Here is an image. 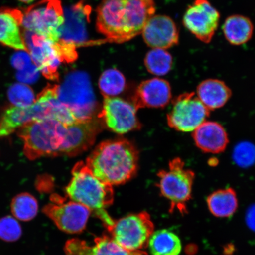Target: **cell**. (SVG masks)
I'll use <instances>...</instances> for the list:
<instances>
[{"mask_svg": "<svg viewBox=\"0 0 255 255\" xmlns=\"http://www.w3.org/2000/svg\"><path fill=\"white\" fill-rule=\"evenodd\" d=\"M144 63L147 71L156 76H164L170 72L173 67V59L167 51L152 49L146 54Z\"/></svg>", "mask_w": 255, "mask_h": 255, "instance_id": "26", "label": "cell"}, {"mask_svg": "<svg viewBox=\"0 0 255 255\" xmlns=\"http://www.w3.org/2000/svg\"><path fill=\"white\" fill-rule=\"evenodd\" d=\"M234 158L239 166H250L255 161V146L251 143H241L235 149Z\"/></svg>", "mask_w": 255, "mask_h": 255, "instance_id": "30", "label": "cell"}, {"mask_svg": "<svg viewBox=\"0 0 255 255\" xmlns=\"http://www.w3.org/2000/svg\"><path fill=\"white\" fill-rule=\"evenodd\" d=\"M72 174V179L66 187L67 196L88 207L109 229L115 221L106 210L114 202L113 186L96 177L83 162L75 165Z\"/></svg>", "mask_w": 255, "mask_h": 255, "instance_id": "3", "label": "cell"}, {"mask_svg": "<svg viewBox=\"0 0 255 255\" xmlns=\"http://www.w3.org/2000/svg\"><path fill=\"white\" fill-rule=\"evenodd\" d=\"M254 25L250 18L242 15L229 16L223 25L226 40L233 46H241L251 39Z\"/></svg>", "mask_w": 255, "mask_h": 255, "instance_id": "22", "label": "cell"}, {"mask_svg": "<svg viewBox=\"0 0 255 255\" xmlns=\"http://www.w3.org/2000/svg\"><path fill=\"white\" fill-rule=\"evenodd\" d=\"M172 100L171 88L166 80L154 78L143 81L133 97L136 110L143 108H162Z\"/></svg>", "mask_w": 255, "mask_h": 255, "instance_id": "17", "label": "cell"}, {"mask_svg": "<svg viewBox=\"0 0 255 255\" xmlns=\"http://www.w3.org/2000/svg\"><path fill=\"white\" fill-rule=\"evenodd\" d=\"M145 42L152 49L166 50L179 43V31L168 16L153 15L142 31Z\"/></svg>", "mask_w": 255, "mask_h": 255, "instance_id": "16", "label": "cell"}, {"mask_svg": "<svg viewBox=\"0 0 255 255\" xmlns=\"http://www.w3.org/2000/svg\"><path fill=\"white\" fill-rule=\"evenodd\" d=\"M91 8L79 1L64 11L65 21L60 29V41L78 47L87 43V25L90 21Z\"/></svg>", "mask_w": 255, "mask_h": 255, "instance_id": "15", "label": "cell"}, {"mask_svg": "<svg viewBox=\"0 0 255 255\" xmlns=\"http://www.w3.org/2000/svg\"><path fill=\"white\" fill-rule=\"evenodd\" d=\"M65 252L66 255H147L142 251L127 250L107 235L96 238L91 245L78 239H71L66 242Z\"/></svg>", "mask_w": 255, "mask_h": 255, "instance_id": "18", "label": "cell"}, {"mask_svg": "<svg viewBox=\"0 0 255 255\" xmlns=\"http://www.w3.org/2000/svg\"><path fill=\"white\" fill-rule=\"evenodd\" d=\"M18 1H20L21 2H24V3H27V4H28V3H30L31 2L34 1V0H18Z\"/></svg>", "mask_w": 255, "mask_h": 255, "instance_id": "34", "label": "cell"}, {"mask_svg": "<svg viewBox=\"0 0 255 255\" xmlns=\"http://www.w3.org/2000/svg\"><path fill=\"white\" fill-rule=\"evenodd\" d=\"M66 126L54 119L34 120L16 130L24 143V154L30 160L59 156Z\"/></svg>", "mask_w": 255, "mask_h": 255, "instance_id": "4", "label": "cell"}, {"mask_svg": "<svg viewBox=\"0 0 255 255\" xmlns=\"http://www.w3.org/2000/svg\"><path fill=\"white\" fill-rule=\"evenodd\" d=\"M107 230L110 237L126 250L138 251L148 246L154 225L149 213L142 212L115 221Z\"/></svg>", "mask_w": 255, "mask_h": 255, "instance_id": "8", "label": "cell"}, {"mask_svg": "<svg viewBox=\"0 0 255 255\" xmlns=\"http://www.w3.org/2000/svg\"><path fill=\"white\" fill-rule=\"evenodd\" d=\"M43 212L60 231L72 234L84 230L91 213L88 207L58 195L51 197Z\"/></svg>", "mask_w": 255, "mask_h": 255, "instance_id": "10", "label": "cell"}, {"mask_svg": "<svg viewBox=\"0 0 255 255\" xmlns=\"http://www.w3.org/2000/svg\"><path fill=\"white\" fill-rule=\"evenodd\" d=\"M23 12L18 9H0V43L28 52L23 34Z\"/></svg>", "mask_w": 255, "mask_h": 255, "instance_id": "19", "label": "cell"}, {"mask_svg": "<svg viewBox=\"0 0 255 255\" xmlns=\"http://www.w3.org/2000/svg\"><path fill=\"white\" fill-rule=\"evenodd\" d=\"M220 18L219 12L208 0H194L184 12L183 24L197 39L208 44L218 30Z\"/></svg>", "mask_w": 255, "mask_h": 255, "instance_id": "11", "label": "cell"}, {"mask_svg": "<svg viewBox=\"0 0 255 255\" xmlns=\"http://www.w3.org/2000/svg\"><path fill=\"white\" fill-rule=\"evenodd\" d=\"M39 205L36 198L29 193H21L12 199L11 210L14 218L21 221L27 222L36 216Z\"/></svg>", "mask_w": 255, "mask_h": 255, "instance_id": "25", "label": "cell"}, {"mask_svg": "<svg viewBox=\"0 0 255 255\" xmlns=\"http://www.w3.org/2000/svg\"><path fill=\"white\" fill-rule=\"evenodd\" d=\"M138 158L132 143L123 139L109 140L97 146L86 165L96 177L113 186L126 183L134 176Z\"/></svg>", "mask_w": 255, "mask_h": 255, "instance_id": "2", "label": "cell"}, {"mask_svg": "<svg viewBox=\"0 0 255 255\" xmlns=\"http://www.w3.org/2000/svg\"><path fill=\"white\" fill-rule=\"evenodd\" d=\"M39 72L36 65L33 64L27 69L18 71L17 78L23 84H33L39 78Z\"/></svg>", "mask_w": 255, "mask_h": 255, "instance_id": "32", "label": "cell"}, {"mask_svg": "<svg viewBox=\"0 0 255 255\" xmlns=\"http://www.w3.org/2000/svg\"><path fill=\"white\" fill-rule=\"evenodd\" d=\"M246 221L248 227L255 232V205L251 206L248 210L246 215Z\"/></svg>", "mask_w": 255, "mask_h": 255, "instance_id": "33", "label": "cell"}, {"mask_svg": "<svg viewBox=\"0 0 255 255\" xmlns=\"http://www.w3.org/2000/svg\"><path fill=\"white\" fill-rule=\"evenodd\" d=\"M8 97L12 106L27 108L36 101L33 89L23 83H16L8 89Z\"/></svg>", "mask_w": 255, "mask_h": 255, "instance_id": "28", "label": "cell"}, {"mask_svg": "<svg viewBox=\"0 0 255 255\" xmlns=\"http://www.w3.org/2000/svg\"><path fill=\"white\" fill-rule=\"evenodd\" d=\"M207 204L210 213L217 218H229L237 211L238 201L232 188L218 190L207 197Z\"/></svg>", "mask_w": 255, "mask_h": 255, "instance_id": "23", "label": "cell"}, {"mask_svg": "<svg viewBox=\"0 0 255 255\" xmlns=\"http://www.w3.org/2000/svg\"><path fill=\"white\" fill-rule=\"evenodd\" d=\"M23 12V30L40 35L53 42L59 40L60 29L65 21L60 0H41Z\"/></svg>", "mask_w": 255, "mask_h": 255, "instance_id": "7", "label": "cell"}, {"mask_svg": "<svg viewBox=\"0 0 255 255\" xmlns=\"http://www.w3.org/2000/svg\"><path fill=\"white\" fill-rule=\"evenodd\" d=\"M21 228L16 219L11 216L0 219V238L3 241L14 242L21 237Z\"/></svg>", "mask_w": 255, "mask_h": 255, "instance_id": "29", "label": "cell"}, {"mask_svg": "<svg viewBox=\"0 0 255 255\" xmlns=\"http://www.w3.org/2000/svg\"><path fill=\"white\" fill-rule=\"evenodd\" d=\"M57 97L72 112L77 121L93 119L97 102L90 77L83 71H73L57 85Z\"/></svg>", "mask_w": 255, "mask_h": 255, "instance_id": "5", "label": "cell"}, {"mask_svg": "<svg viewBox=\"0 0 255 255\" xmlns=\"http://www.w3.org/2000/svg\"><path fill=\"white\" fill-rule=\"evenodd\" d=\"M126 79L122 73L115 69L107 70L99 80V88L104 98L115 97L126 87Z\"/></svg>", "mask_w": 255, "mask_h": 255, "instance_id": "27", "label": "cell"}, {"mask_svg": "<svg viewBox=\"0 0 255 255\" xmlns=\"http://www.w3.org/2000/svg\"><path fill=\"white\" fill-rule=\"evenodd\" d=\"M132 104L117 97L104 98L103 108L98 118L112 131L124 134L141 128Z\"/></svg>", "mask_w": 255, "mask_h": 255, "instance_id": "12", "label": "cell"}, {"mask_svg": "<svg viewBox=\"0 0 255 255\" xmlns=\"http://www.w3.org/2000/svg\"><path fill=\"white\" fill-rule=\"evenodd\" d=\"M196 94L210 111L224 106L231 98L232 92L228 85L221 80L209 79L200 83Z\"/></svg>", "mask_w": 255, "mask_h": 255, "instance_id": "21", "label": "cell"}, {"mask_svg": "<svg viewBox=\"0 0 255 255\" xmlns=\"http://www.w3.org/2000/svg\"><path fill=\"white\" fill-rule=\"evenodd\" d=\"M210 113L195 92H186L173 101L167 116L168 125L178 132H193L207 121Z\"/></svg>", "mask_w": 255, "mask_h": 255, "instance_id": "9", "label": "cell"}, {"mask_svg": "<svg viewBox=\"0 0 255 255\" xmlns=\"http://www.w3.org/2000/svg\"><path fill=\"white\" fill-rule=\"evenodd\" d=\"M192 136L197 147L209 154L223 152L229 142L224 127L215 121H206L194 130Z\"/></svg>", "mask_w": 255, "mask_h": 255, "instance_id": "20", "label": "cell"}, {"mask_svg": "<svg viewBox=\"0 0 255 255\" xmlns=\"http://www.w3.org/2000/svg\"><path fill=\"white\" fill-rule=\"evenodd\" d=\"M25 45L32 61L46 78L56 81L59 78L60 60L55 43L40 35L23 30Z\"/></svg>", "mask_w": 255, "mask_h": 255, "instance_id": "13", "label": "cell"}, {"mask_svg": "<svg viewBox=\"0 0 255 255\" xmlns=\"http://www.w3.org/2000/svg\"><path fill=\"white\" fill-rule=\"evenodd\" d=\"M148 246L152 255H179L182 249L179 237L167 229L154 232Z\"/></svg>", "mask_w": 255, "mask_h": 255, "instance_id": "24", "label": "cell"}, {"mask_svg": "<svg viewBox=\"0 0 255 255\" xmlns=\"http://www.w3.org/2000/svg\"><path fill=\"white\" fill-rule=\"evenodd\" d=\"M157 187L161 195L170 204V211L186 213L187 203L191 198L195 173L185 166L182 159L174 158L169 162L167 170H161Z\"/></svg>", "mask_w": 255, "mask_h": 255, "instance_id": "6", "label": "cell"}, {"mask_svg": "<svg viewBox=\"0 0 255 255\" xmlns=\"http://www.w3.org/2000/svg\"><path fill=\"white\" fill-rule=\"evenodd\" d=\"M155 12L154 0H103L96 26L110 42L125 43L142 33Z\"/></svg>", "mask_w": 255, "mask_h": 255, "instance_id": "1", "label": "cell"}, {"mask_svg": "<svg viewBox=\"0 0 255 255\" xmlns=\"http://www.w3.org/2000/svg\"><path fill=\"white\" fill-rule=\"evenodd\" d=\"M11 64L15 69L18 71H20L27 69L34 63L32 61L29 53L25 51H21L12 56Z\"/></svg>", "mask_w": 255, "mask_h": 255, "instance_id": "31", "label": "cell"}, {"mask_svg": "<svg viewBox=\"0 0 255 255\" xmlns=\"http://www.w3.org/2000/svg\"><path fill=\"white\" fill-rule=\"evenodd\" d=\"M104 126L98 118L77 121L66 126L65 140L60 155L73 157L87 151L93 145Z\"/></svg>", "mask_w": 255, "mask_h": 255, "instance_id": "14", "label": "cell"}]
</instances>
